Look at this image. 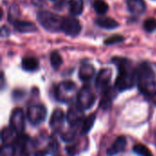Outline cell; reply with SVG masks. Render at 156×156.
Here are the masks:
<instances>
[{
  "mask_svg": "<svg viewBox=\"0 0 156 156\" xmlns=\"http://www.w3.org/2000/svg\"><path fill=\"white\" fill-rule=\"evenodd\" d=\"M112 62L118 68V76L115 80L114 88L118 91H124L132 89L137 80V70L133 66L131 60L125 58L115 57Z\"/></svg>",
  "mask_w": 156,
  "mask_h": 156,
  "instance_id": "1",
  "label": "cell"
},
{
  "mask_svg": "<svg viewBox=\"0 0 156 156\" xmlns=\"http://www.w3.org/2000/svg\"><path fill=\"white\" fill-rule=\"evenodd\" d=\"M137 85L140 92L146 98L156 97V75L147 62L142 63L137 69Z\"/></svg>",
  "mask_w": 156,
  "mask_h": 156,
  "instance_id": "2",
  "label": "cell"
},
{
  "mask_svg": "<svg viewBox=\"0 0 156 156\" xmlns=\"http://www.w3.org/2000/svg\"><path fill=\"white\" fill-rule=\"evenodd\" d=\"M37 20L39 24L48 31H58L61 29L63 18L57 14L50 11H40L37 14Z\"/></svg>",
  "mask_w": 156,
  "mask_h": 156,
  "instance_id": "3",
  "label": "cell"
},
{
  "mask_svg": "<svg viewBox=\"0 0 156 156\" xmlns=\"http://www.w3.org/2000/svg\"><path fill=\"white\" fill-rule=\"evenodd\" d=\"M77 90V86L70 80L59 83L55 89V97L61 102H69L73 100Z\"/></svg>",
  "mask_w": 156,
  "mask_h": 156,
  "instance_id": "4",
  "label": "cell"
},
{
  "mask_svg": "<svg viewBox=\"0 0 156 156\" xmlns=\"http://www.w3.org/2000/svg\"><path fill=\"white\" fill-rule=\"evenodd\" d=\"M96 96L90 86H83L78 92L77 104L83 110H90L95 103Z\"/></svg>",
  "mask_w": 156,
  "mask_h": 156,
  "instance_id": "5",
  "label": "cell"
},
{
  "mask_svg": "<svg viewBox=\"0 0 156 156\" xmlns=\"http://www.w3.org/2000/svg\"><path fill=\"white\" fill-rule=\"evenodd\" d=\"M27 116L32 125H39L47 117V108L41 104L31 105L27 109Z\"/></svg>",
  "mask_w": 156,
  "mask_h": 156,
  "instance_id": "6",
  "label": "cell"
},
{
  "mask_svg": "<svg viewBox=\"0 0 156 156\" xmlns=\"http://www.w3.org/2000/svg\"><path fill=\"white\" fill-rule=\"evenodd\" d=\"M112 78V71L110 69H102L97 75L95 80V88L99 93L101 95L106 92L110 88Z\"/></svg>",
  "mask_w": 156,
  "mask_h": 156,
  "instance_id": "7",
  "label": "cell"
},
{
  "mask_svg": "<svg viewBox=\"0 0 156 156\" xmlns=\"http://www.w3.org/2000/svg\"><path fill=\"white\" fill-rule=\"evenodd\" d=\"M25 114L23 110L21 108H16L13 110L9 122V126L13 129V131L16 133L22 134L25 130Z\"/></svg>",
  "mask_w": 156,
  "mask_h": 156,
  "instance_id": "8",
  "label": "cell"
},
{
  "mask_svg": "<svg viewBox=\"0 0 156 156\" xmlns=\"http://www.w3.org/2000/svg\"><path fill=\"white\" fill-rule=\"evenodd\" d=\"M83 118V110L78 104H73L69 108L66 115V120L71 127H77L78 125L81 124L84 120Z\"/></svg>",
  "mask_w": 156,
  "mask_h": 156,
  "instance_id": "9",
  "label": "cell"
},
{
  "mask_svg": "<svg viewBox=\"0 0 156 156\" xmlns=\"http://www.w3.org/2000/svg\"><path fill=\"white\" fill-rule=\"evenodd\" d=\"M61 30L64 33H66L68 36L76 37L80 33L81 26L78 19H76L72 16H68L66 18H63Z\"/></svg>",
  "mask_w": 156,
  "mask_h": 156,
  "instance_id": "10",
  "label": "cell"
},
{
  "mask_svg": "<svg viewBox=\"0 0 156 156\" xmlns=\"http://www.w3.org/2000/svg\"><path fill=\"white\" fill-rule=\"evenodd\" d=\"M65 120H66V117H65L63 111L61 109H56L53 112L52 116L50 118L49 125L54 132L58 133L62 129L65 123Z\"/></svg>",
  "mask_w": 156,
  "mask_h": 156,
  "instance_id": "11",
  "label": "cell"
},
{
  "mask_svg": "<svg viewBox=\"0 0 156 156\" xmlns=\"http://www.w3.org/2000/svg\"><path fill=\"white\" fill-rule=\"evenodd\" d=\"M127 145V140L125 136H119L115 139L114 143L112 144V146L109 147L107 150L108 156H114L122 152H123Z\"/></svg>",
  "mask_w": 156,
  "mask_h": 156,
  "instance_id": "12",
  "label": "cell"
},
{
  "mask_svg": "<svg viewBox=\"0 0 156 156\" xmlns=\"http://www.w3.org/2000/svg\"><path fill=\"white\" fill-rule=\"evenodd\" d=\"M115 88H110L106 92H104L101 95V99L100 101V107L103 110H109L112 107V101L114 100L115 96H116V92H115Z\"/></svg>",
  "mask_w": 156,
  "mask_h": 156,
  "instance_id": "13",
  "label": "cell"
},
{
  "mask_svg": "<svg viewBox=\"0 0 156 156\" xmlns=\"http://www.w3.org/2000/svg\"><path fill=\"white\" fill-rule=\"evenodd\" d=\"M14 27L16 30L20 33H29V32H36L37 27L34 23L29 21H21L16 20L14 23Z\"/></svg>",
  "mask_w": 156,
  "mask_h": 156,
  "instance_id": "14",
  "label": "cell"
},
{
  "mask_svg": "<svg viewBox=\"0 0 156 156\" xmlns=\"http://www.w3.org/2000/svg\"><path fill=\"white\" fill-rule=\"evenodd\" d=\"M95 75V68L91 64H83L79 71V77L83 81L90 80Z\"/></svg>",
  "mask_w": 156,
  "mask_h": 156,
  "instance_id": "15",
  "label": "cell"
},
{
  "mask_svg": "<svg viewBox=\"0 0 156 156\" xmlns=\"http://www.w3.org/2000/svg\"><path fill=\"white\" fill-rule=\"evenodd\" d=\"M127 6L133 14H142L145 11L146 5L144 0H127Z\"/></svg>",
  "mask_w": 156,
  "mask_h": 156,
  "instance_id": "16",
  "label": "cell"
},
{
  "mask_svg": "<svg viewBox=\"0 0 156 156\" xmlns=\"http://www.w3.org/2000/svg\"><path fill=\"white\" fill-rule=\"evenodd\" d=\"M96 23L99 27L105 29H114L119 27V23L112 17H99Z\"/></svg>",
  "mask_w": 156,
  "mask_h": 156,
  "instance_id": "17",
  "label": "cell"
},
{
  "mask_svg": "<svg viewBox=\"0 0 156 156\" xmlns=\"http://www.w3.org/2000/svg\"><path fill=\"white\" fill-rule=\"evenodd\" d=\"M22 68L26 71H35L38 69V61L33 57L24 58L22 60Z\"/></svg>",
  "mask_w": 156,
  "mask_h": 156,
  "instance_id": "18",
  "label": "cell"
},
{
  "mask_svg": "<svg viewBox=\"0 0 156 156\" xmlns=\"http://www.w3.org/2000/svg\"><path fill=\"white\" fill-rule=\"evenodd\" d=\"M69 11L73 16H80L84 7L83 0H69Z\"/></svg>",
  "mask_w": 156,
  "mask_h": 156,
  "instance_id": "19",
  "label": "cell"
},
{
  "mask_svg": "<svg viewBox=\"0 0 156 156\" xmlns=\"http://www.w3.org/2000/svg\"><path fill=\"white\" fill-rule=\"evenodd\" d=\"M95 119H96V115L94 113H92V114H90L88 117H86L83 120V122L81 123V130H80L81 134H86L91 130V128L95 122Z\"/></svg>",
  "mask_w": 156,
  "mask_h": 156,
  "instance_id": "20",
  "label": "cell"
},
{
  "mask_svg": "<svg viewBox=\"0 0 156 156\" xmlns=\"http://www.w3.org/2000/svg\"><path fill=\"white\" fill-rule=\"evenodd\" d=\"M16 133L13 131V129L9 126V127H5L2 130V143L3 145L5 144H9L10 141L14 139Z\"/></svg>",
  "mask_w": 156,
  "mask_h": 156,
  "instance_id": "21",
  "label": "cell"
},
{
  "mask_svg": "<svg viewBox=\"0 0 156 156\" xmlns=\"http://www.w3.org/2000/svg\"><path fill=\"white\" fill-rule=\"evenodd\" d=\"M133 152L139 156H154L152 152L150 151V149L148 147H146L145 145L144 144H135L133 146Z\"/></svg>",
  "mask_w": 156,
  "mask_h": 156,
  "instance_id": "22",
  "label": "cell"
},
{
  "mask_svg": "<svg viewBox=\"0 0 156 156\" xmlns=\"http://www.w3.org/2000/svg\"><path fill=\"white\" fill-rule=\"evenodd\" d=\"M94 9L98 14H105L109 10V5L104 0H96L93 4Z\"/></svg>",
  "mask_w": 156,
  "mask_h": 156,
  "instance_id": "23",
  "label": "cell"
},
{
  "mask_svg": "<svg viewBox=\"0 0 156 156\" xmlns=\"http://www.w3.org/2000/svg\"><path fill=\"white\" fill-rule=\"evenodd\" d=\"M63 60H62V58L60 56V54L57 51H53L51 54H50V63H51V66L54 68V69H58L61 64H62Z\"/></svg>",
  "mask_w": 156,
  "mask_h": 156,
  "instance_id": "24",
  "label": "cell"
},
{
  "mask_svg": "<svg viewBox=\"0 0 156 156\" xmlns=\"http://www.w3.org/2000/svg\"><path fill=\"white\" fill-rule=\"evenodd\" d=\"M144 28L147 32H154L156 30V19L154 17L147 18L144 23Z\"/></svg>",
  "mask_w": 156,
  "mask_h": 156,
  "instance_id": "25",
  "label": "cell"
},
{
  "mask_svg": "<svg viewBox=\"0 0 156 156\" xmlns=\"http://www.w3.org/2000/svg\"><path fill=\"white\" fill-rule=\"evenodd\" d=\"M74 127H71L70 130H69L68 132L64 133L63 134H61V139L64 141V142H67V143H70L72 142L75 137H76V131L75 129H73Z\"/></svg>",
  "mask_w": 156,
  "mask_h": 156,
  "instance_id": "26",
  "label": "cell"
},
{
  "mask_svg": "<svg viewBox=\"0 0 156 156\" xmlns=\"http://www.w3.org/2000/svg\"><path fill=\"white\" fill-rule=\"evenodd\" d=\"M124 40V37L120 36V35H113L110 37H108L107 39H105L104 43L106 45H113V44H117V43H121Z\"/></svg>",
  "mask_w": 156,
  "mask_h": 156,
  "instance_id": "27",
  "label": "cell"
},
{
  "mask_svg": "<svg viewBox=\"0 0 156 156\" xmlns=\"http://www.w3.org/2000/svg\"><path fill=\"white\" fill-rule=\"evenodd\" d=\"M1 34H2V36L3 37H5V36H8L9 35V30L5 27V26H3L2 27V31H1Z\"/></svg>",
  "mask_w": 156,
  "mask_h": 156,
  "instance_id": "28",
  "label": "cell"
},
{
  "mask_svg": "<svg viewBox=\"0 0 156 156\" xmlns=\"http://www.w3.org/2000/svg\"><path fill=\"white\" fill-rule=\"evenodd\" d=\"M27 156H44V154L42 152H34L29 154Z\"/></svg>",
  "mask_w": 156,
  "mask_h": 156,
  "instance_id": "29",
  "label": "cell"
},
{
  "mask_svg": "<svg viewBox=\"0 0 156 156\" xmlns=\"http://www.w3.org/2000/svg\"><path fill=\"white\" fill-rule=\"evenodd\" d=\"M51 1H55V0H51Z\"/></svg>",
  "mask_w": 156,
  "mask_h": 156,
  "instance_id": "30",
  "label": "cell"
}]
</instances>
